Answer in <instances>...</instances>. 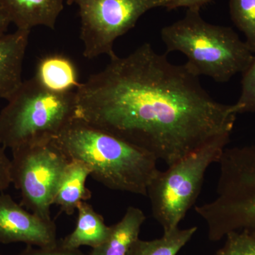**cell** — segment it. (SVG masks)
Here are the masks:
<instances>
[{
  "label": "cell",
  "instance_id": "obj_15",
  "mask_svg": "<svg viewBox=\"0 0 255 255\" xmlns=\"http://www.w3.org/2000/svg\"><path fill=\"white\" fill-rule=\"evenodd\" d=\"M146 219L143 211L130 206L118 223L112 226L110 237L89 255H127L130 247L139 238Z\"/></svg>",
  "mask_w": 255,
  "mask_h": 255
},
{
  "label": "cell",
  "instance_id": "obj_24",
  "mask_svg": "<svg viewBox=\"0 0 255 255\" xmlns=\"http://www.w3.org/2000/svg\"><path fill=\"white\" fill-rule=\"evenodd\" d=\"M0 255H1V254H0Z\"/></svg>",
  "mask_w": 255,
  "mask_h": 255
},
{
  "label": "cell",
  "instance_id": "obj_9",
  "mask_svg": "<svg viewBox=\"0 0 255 255\" xmlns=\"http://www.w3.org/2000/svg\"><path fill=\"white\" fill-rule=\"evenodd\" d=\"M23 243L27 246L51 247L58 243L56 226L30 213L11 196L0 194V243Z\"/></svg>",
  "mask_w": 255,
  "mask_h": 255
},
{
  "label": "cell",
  "instance_id": "obj_17",
  "mask_svg": "<svg viewBox=\"0 0 255 255\" xmlns=\"http://www.w3.org/2000/svg\"><path fill=\"white\" fill-rule=\"evenodd\" d=\"M230 14L234 24L246 37V43L255 53V0H230Z\"/></svg>",
  "mask_w": 255,
  "mask_h": 255
},
{
  "label": "cell",
  "instance_id": "obj_3",
  "mask_svg": "<svg viewBox=\"0 0 255 255\" xmlns=\"http://www.w3.org/2000/svg\"><path fill=\"white\" fill-rule=\"evenodd\" d=\"M161 38L168 52H180L198 76L218 82L243 74L254 59L246 41L228 26L208 23L199 9H187L184 17L164 26Z\"/></svg>",
  "mask_w": 255,
  "mask_h": 255
},
{
  "label": "cell",
  "instance_id": "obj_1",
  "mask_svg": "<svg viewBox=\"0 0 255 255\" xmlns=\"http://www.w3.org/2000/svg\"><path fill=\"white\" fill-rule=\"evenodd\" d=\"M76 118L171 166L231 134L234 105L214 100L187 63L174 65L144 43L116 55L75 91Z\"/></svg>",
  "mask_w": 255,
  "mask_h": 255
},
{
  "label": "cell",
  "instance_id": "obj_8",
  "mask_svg": "<svg viewBox=\"0 0 255 255\" xmlns=\"http://www.w3.org/2000/svg\"><path fill=\"white\" fill-rule=\"evenodd\" d=\"M76 4L81 21L83 55L94 59L115 57L114 43L136 24L147 11L162 7V0H68Z\"/></svg>",
  "mask_w": 255,
  "mask_h": 255
},
{
  "label": "cell",
  "instance_id": "obj_7",
  "mask_svg": "<svg viewBox=\"0 0 255 255\" xmlns=\"http://www.w3.org/2000/svg\"><path fill=\"white\" fill-rule=\"evenodd\" d=\"M11 181L22 205L46 221L70 159L54 142L20 146L11 150Z\"/></svg>",
  "mask_w": 255,
  "mask_h": 255
},
{
  "label": "cell",
  "instance_id": "obj_5",
  "mask_svg": "<svg viewBox=\"0 0 255 255\" xmlns=\"http://www.w3.org/2000/svg\"><path fill=\"white\" fill-rule=\"evenodd\" d=\"M218 163L216 199L195 207L210 241L242 230L255 233V145L226 147Z\"/></svg>",
  "mask_w": 255,
  "mask_h": 255
},
{
  "label": "cell",
  "instance_id": "obj_11",
  "mask_svg": "<svg viewBox=\"0 0 255 255\" xmlns=\"http://www.w3.org/2000/svg\"><path fill=\"white\" fill-rule=\"evenodd\" d=\"M65 0H0V6L16 29L30 31L36 26L54 29Z\"/></svg>",
  "mask_w": 255,
  "mask_h": 255
},
{
  "label": "cell",
  "instance_id": "obj_18",
  "mask_svg": "<svg viewBox=\"0 0 255 255\" xmlns=\"http://www.w3.org/2000/svg\"><path fill=\"white\" fill-rule=\"evenodd\" d=\"M226 238L216 255H255V233L242 230L228 233Z\"/></svg>",
  "mask_w": 255,
  "mask_h": 255
},
{
  "label": "cell",
  "instance_id": "obj_20",
  "mask_svg": "<svg viewBox=\"0 0 255 255\" xmlns=\"http://www.w3.org/2000/svg\"><path fill=\"white\" fill-rule=\"evenodd\" d=\"M17 255H86L84 254L80 249H69L62 246L58 243L51 247H34L27 246L23 251Z\"/></svg>",
  "mask_w": 255,
  "mask_h": 255
},
{
  "label": "cell",
  "instance_id": "obj_12",
  "mask_svg": "<svg viewBox=\"0 0 255 255\" xmlns=\"http://www.w3.org/2000/svg\"><path fill=\"white\" fill-rule=\"evenodd\" d=\"M91 174L92 169L86 163L70 159L60 179L53 204L68 216L74 214L81 201L91 198V191L86 187L87 177Z\"/></svg>",
  "mask_w": 255,
  "mask_h": 255
},
{
  "label": "cell",
  "instance_id": "obj_14",
  "mask_svg": "<svg viewBox=\"0 0 255 255\" xmlns=\"http://www.w3.org/2000/svg\"><path fill=\"white\" fill-rule=\"evenodd\" d=\"M33 78L42 87L55 93L75 92L80 85L75 64L62 55L42 58L37 64Z\"/></svg>",
  "mask_w": 255,
  "mask_h": 255
},
{
  "label": "cell",
  "instance_id": "obj_10",
  "mask_svg": "<svg viewBox=\"0 0 255 255\" xmlns=\"http://www.w3.org/2000/svg\"><path fill=\"white\" fill-rule=\"evenodd\" d=\"M30 32L16 29L0 36V100H7L22 83L23 60Z\"/></svg>",
  "mask_w": 255,
  "mask_h": 255
},
{
  "label": "cell",
  "instance_id": "obj_6",
  "mask_svg": "<svg viewBox=\"0 0 255 255\" xmlns=\"http://www.w3.org/2000/svg\"><path fill=\"white\" fill-rule=\"evenodd\" d=\"M231 134L216 137L192 153L159 171L147 189L152 217L164 233L179 227L201 192L208 168L219 162Z\"/></svg>",
  "mask_w": 255,
  "mask_h": 255
},
{
  "label": "cell",
  "instance_id": "obj_16",
  "mask_svg": "<svg viewBox=\"0 0 255 255\" xmlns=\"http://www.w3.org/2000/svg\"><path fill=\"white\" fill-rule=\"evenodd\" d=\"M196 231V226L186 229L178 227L152 241H142L138 238L130 247L127 255H177Z\"/></svg>",
  "mask_w": 255,
  "mask_h": 255
},
{
  "label": "cell",
  "instance_id": "obj_23",
  "mask_svg": "<svg viewBox=\"0 0 255 255\" xmlns=\"http://www.w3.org/2000/svg\"><path fill=\"white\" fill-rule=\"evenodd\" d=\"M11 23L7 15L4 12L2 8L0 6V36L6 33L8 27Z\"/></svg>",
  "mask_w": 255,
  "mask_h": 255
},
{
  "label": "cell",
  "instance_id": "obj_19",
  "mask_svg": "<svg viewBox=\"0 0 255 255\" xmlns=\"http://www.w3.org/2000/svg\"><path fill=\"white\" fill-rule=\"evenodd\" d=\"M241 93L235 109L238 114L255 112V55L254 59L243 73Z\"/></svg>",
  "mask_w": 255,
  "mask_h": 255
},
{
  "label": "cell",
  "instance_id": "obj_21",
  "mask_svg": "<svg viewBox=\"0 0 255 255\" xmlns=\"http://www.w3.org/2000/svg\"><path fill=\"white\" fill-rule=\"evenodd\" d=\"M11 169V159L5 153L4 147L0 145V194L12 184Z\"/></svg>",
  "mask_w": 255,
  "mask_h": 255
},
{
  "label": "cell",
  "instance_id": "obj_4",
  "mask_svg": "<svg viewBox=\"0 0 255 255\" xmlns=\"http://www.w3.org/2000/svg\"><path fill=\"white\" fill-rule=\"evenodd\" d=\"M0 112V145L13 149L52 141L76 118L75 92L55 93L34 78L23 81Z\"/></svg>",
  "mask_w": 255,
  "mask_h": 255
},
{
  "label": "cell",
  "instance_id": "obj_22",
  "mask_svg": "<svg viewBox=\"0 0 255 255\" xmlns=\"http://www.w3.org/2000/svg\"><path fill=\"white\" fill-rule=\"evenodd\" d=\"M211 1L212 0H162V7L167 10H173L179 8L200 10L204 5Z\"/></svg>",
  "mask_w": 255,
  "mask_h": 255
},
{
  "label": "cell",
  "instance_id": "obj_13",
  "mask_svg": "<svg viewBox=\"0 0 255 255\" xmlns=\"http://www.w3.org/2000/svg\"><path fill=\"white\" fill-rule=\"evenodd\" d=\"M78 219L75 230L60 243L69 249H80L82 246L97 248L110 237L112 226H107L102 215L86 201H81L78 208Z\"/></svg>",
  "mask_w": 255,
  "mask_h": 255
},
{
  "label": "cell",
  "instance_id": "obj_2",
  "mask_svg": "<svg viewBox=\"0 0 255 255\" xmlns=\"http://www.w3.org/2000/svg\"><path fill=\"white\" fill-rule=\"evenodd\" d=\"M53 141L69 159L86 163L92 177L112 190L147 196L159 172L153 155L80 119Z\"/></svg>",
  "mask_w": 255,
  "mask_h": 255
}]
</instances>
